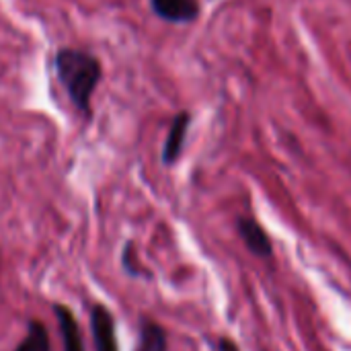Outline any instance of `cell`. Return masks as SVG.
<instances>
[{
    "instance_id": "5",
    "label": "cell",
    "mask_w": 351,
    "mask_h": 351,
    "mask_svg": "<svg viewBox=\"0 0 351 351\" xmlns=\"http://www.w3.org/2000/svg\"><path fill=\"white\" fill-rule=\"evenodd\" d=\"M152 10L169 23H191L199 14L195 0H150Z\"/></svg>"
},
{
    "instance_id": "7",
    "label": "cell",
    "mask_w": 351,
    "mask_h": 351,
    "mask_svg": "<svg viewBox=\"0 0 351 351\" xmlns=\"http://www.w3.org/2000/svg\"><path fill=\"white\" fill-rule=\"evenodd\" d=\"M136 351H169L167 331L158 323H154L150 319H142Z\"/></svg>"
},
{
    "instance_id": "4",
    "label": "cell",
    "mask_w": 351,
    "mask_h": 351,
    "mask_svg": "<svg viewBox=\"0 0 351 351\" xmlns=\"http://www.w3.org/2000/svg\"><path fill=\"white\" fill-rule=\"evenodd\" d=\"M189 123H191V115L187 111H181V113L175 115L173 125H171L169 136H167L165 146H162V162L167 167H171V165H175L179 160V156L183 152V146H185Z\"/></svg>"
},
{
    "instance_id": "3",
    "label": "cell",
    "mask_w": 351,
    "mask_h": 351,
    "mask_svg": "<svg viewBox=\"0 0 351 351\" xmlns=\"http://www.w3.org/2000/svg\"><path fill=\"white\" fill-rule=\"evenodd\" d=\"M237 228H239V234H241L245 247H247L255 257H261V259L271 257L274 245H271V241H269L265 228H263L255 218H239Z\"/></svg>"
},
{
    "instance_id": "9",
    "label": "cell",
    "mask_w": 351,
    "mask_h": 351,
    "mask_svg": "<svg viewBox=\"0 0 351 351\" xmlns=\"http://www.w3.org/2000/svg\"><path fill=\"white\" fill-rule=\"evenodd\" d=\"M121 267H123L125 274H130L132 278L144 276V274H142V267H140V261H138V255H136L134 243H125L123 253H121Z\"/></svg>"
},
{
    "instance_id": "10",
    "label": "cell",
    "mask_w": 351,
    "mask_h": 351,
    "mask_svg": "<svg viewBox=\"0 0 351 351\" xmlns=\"http://www.w3.org/2000/svg\"><path fill=\"white\" fill-rule=\"evenodd\" d=\"M218 351H241V350L237 348V343H234V341H230V339L222 337V339L218 341Z\"/></svg>"
},
{
    "instance_id": "6",
    "label": "cell",
    "mask_w": 351,
    "mask_h": 351,
    "mask_svg": "<svg viewBox=\"0 0 351 351\" xmlns=\"http://www.w3.org/2000/svg\"><path fill=\"white\" fill-rule=\"evenodd\" d=\"M53 315H56V321H58V329H60L64 351H84L80 327H78L76 317L72 315V311L66 304H53Z\"/></svg>"
},
{
    "instance_id": "2",
    "label": "cell",
    "mask_w": 351,
    "mask_h": 351,
    "mask_svg": "<svg viewBox=\"0 0 351 351\" xmlns=\"http://www.w3.org/2000/svg\"><path fill=\"white\" fill-rule=\"evenodd\" d=\"M90 335L95 341V351H119L115 321L105 304H95L90 308Z\"/></svg>"
},
{
    "instance_id": "1",
    "label": "cell",
    "mask_w": 351,
    "mask_h": 351,
    "mask_svg": "<svg viewBox=\"0 0 351 351\" xmlns=\"http://www.w3.org/2000/svg\"><path fill=\"white\" fill-rule=\"evenodd\" d=\"M56 74L74 107L88 115L90 97L101 80V62L88 51L64 47L56 53Z\"/></svg>"
},
{
    "instance_id": "8",
    "label": "cell",
    "mask_w": 351,
    "mask_h": 351,
    "mask_svg": "<svg viewBox=\"0 0 351 351\" xmlns=\"http://www.w3.org/2000/svg\"><path fill=\"white\" fill-rule=\"evenodd\" d=\"M14 351H51L49 335H47V329L43 327V323L29 321L27 333H25L23 341L14 348Z\"/></svg>"
}]
</instances>
